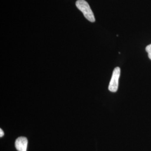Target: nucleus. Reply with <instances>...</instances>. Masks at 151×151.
Instances as JSON below:
<instances>
[{
  "label": "nucleus",
  "mask_w": 151,
  "mask_h": 151,
  "mask_svg": "<svg viewBox=\"0 0 151 151\" xmlns=\"http://www.w3.org/2000/svg\"><path fill=\"white\" fill-rule=\"evenodd\" d=\"M120 75V68L117 67L114 70L112 77L109 85L110 91L115 92L117 91L119 86V77Z\"/></svg>",
  "instance_id": "f03ea898"
},
{
  "label": "nucleus",
  "mask_w": 151,
  "mask_h": 151,
  "mask_svg": "<svg viewBox=\"0 0 151 151\" xmlns=\"http://www.w3.org/2000/svg\"><path fill=\"white\" fill-rule=\"evenodd\" d=\"M28 140L26 137H20L16 139L15 147L18 151H27Z\"/></svg>",
  "instance_id": "7ed1b4c3"
},
{
  "label": "nucleus",
  "mask_w": 151,
  "mask_h": 151,
  "mask_svg": "<svg viewBox=\"0 0 151 151\" xmlns=\"http://www.w3.org/2000/svg\"><path fill=\"white\" fill-rule=\"evenodd\" d=\"M4 135V133L3 130H2V129H0V137H2Z\"/></svg>",
  "instance_id": "39448f33"
},
{
  "label": "nucleus",
  "mask_w": 151,
  "mask_h": 151,
  "mask_svg": "<svg viewBox=\"0 0 151 151\" xmlns=\"http://www.w3.org/2000/svg\"><path fill=\"white\" fill-rule=\"evenodd\" d=\"M146 52L148 53L149 58L151 60V44L148 45L146 48Z\"/></svg>",
  "instance_id": "20e7f679"
},
{
  "label": "nucleus",
  "mask_w": 151,
  "mask_h": 151,
  "mask_svg": "<svg viewBox=\"0 0 151 151\" xmlns=\"http://www.w3.org/2000/svg\"><path fill=\"white\" fill-rule=\"evenodd\" d=\"M77 9L83 13L85 18L92 22H95V18L89 4L85 0H77L76 2Z\"/></svg>",
  "instance_id": "f257e3e1"
}]
</instances>
